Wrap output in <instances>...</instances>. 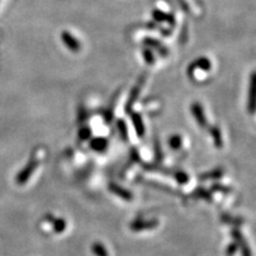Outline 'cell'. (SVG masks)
<instances>
[{
	"label": "cell",
	"mask_w": 256,
	"mask_h": 256,
	"mask_svg": "<svg viewBox=\"0 0 256 256\" xmlns=\"http://www.w3.org/2000/svg\"><path fill=\"white\" fill-rule=\"evenodd\" d=\"M146 79H148V74L146 73L142 74L138 78L137 82H136L134 86H132V89L130 90V96H128L127 102L125 104V112H126V114H130V112L132 111L134 105L136 102H137L139 96L141 94V91L143 89V86L146 82Z\"/></svg>",
	"instance_id": "6da1fadb"
},
{
	"label": "cell",
	"mask_w": 256,
	"mask_h": 256,
	"mask_svg": "<svg viewBox=\"0 0 256 256\" xmlns=\"http://www.w3.org/2000/svg\"><path fill=\"white\" fill-rule=\"evenodd\" d=\"M61 40L64 46H66L72 52H80V50H82V43H80L79 40L75 38L68 30H64L61 32Z\"/></svg>",
	"instance_id": "277c9868"
},
{
	"label": "cell",
	"mask_w": 256,
	"mask_h": 256,
	"mask_svg": "<svg viewBox=\"0 0 256 256\" xmlns=\"http://www.w3.org/2000/svg\"><path fill=\"white\" fill-rule=\"evenodd\" d=\"M109 190L111 192H114V194H116L118 196L122 198L125 201H132V194L130 191H128L126 189H124L123 187L116 185V184H110L109 185Z\"/></svg>",
	"instance_id": "8fae6325"
},
{
	"label": "cell",
	"mask_w": 256,
	"mask_h": 256,
	"mask_svg": "<svg viewBox=\"0 0 256 256\" xmlns=\"http://www.w3.org/2000/svg\"><path fill=\"white\" fill-rule=\"evenodd\" d=\"M90 146L92 150H94L96 152H102V150H105L108 146V140L106 138H102V137L93 138L90 142Z\"/></svg>",
	"instance_id": "5bb4252c"
},
{
	"label": "cell",
	"mask_w": 256,
	"mask_h": 256,
	"mask_svg": "<svg viewBox=\"0 0 256 256\" xmlns=\"http://www.w3.org/2000/svg\"><path fill=\"white\" fill-rule=\"evenodd\" d=\"M190 110H191V114L194 116V118L196 121V123L198 124V126L203 128V130L207 128L208 127V121H207V118H206V114L204 112V108H203L201 104L198 102H194L190 107Z\"/></svg>",
	"instance_id": "5b68a950"
},
{
	"label": "cell",
	"mask_w": 256,
	"mask_h": 256,
	"mask_svg": "<svg viewBox=\"0 0 256 256\" xmlns=\"http://www.w3.org/2000/svg\"><path fill=\"white\" fill-rule=\"evenodd\" d=\"M233 237L236 239V242L239 244V248H242V255L244 256H251V252L249 250V246H246L242 233H240L239 230H233Z\"/></svg>",
	"instance_id": "4fadbf2b"
},
{
	"label": "cell",
	"mask_w": 256,
	"mask_h": 256,
	"mask_svg": "<svg viewBox=\"0 0 256 256\" xmlns=\"http://www.w3.org/2000/svg\"><path fill=\"white\" fill-rule=\"evenodd\" d=\"M158 226L157 220H148V221H134L130 224V228L134 232H141L144 230H152Z\"/></svg>",
	"instance_id": "30bf717a"
},
{
	"label": "cell",
	"mask_w": 256,
	"mask_h": 256,
	"mask_svg": "<svg viewBox=\"0 0 256 256\" xmlns=\"http://www.w3.org/2000/svg\"><path fill=\"white\" fill-rule=\"evenodd\" d=\"M78 136L82 140H88V139H90V137L92 136V130H90V127H88V126L82 127V130L78 132Z\"/></svg>",
	"instance_id": "44dd1931"
},
{
	"label": "cell",
	"mask_w": 256,
	"mask_h": 256,
	"mask_svg": "<svg viewBox=\"0 0 256 256\" xmlns=\"http://www.w3.org/2000/svg\"><path fill=\"white\" fill-rule=\"evenodd\" d=\"M38 166V160L36 158V155H32L28 164L22 168V171L18 175H16L15 178L16 184H18V185H24V184H26L29 180L32 173L36 171Z\"/></svg>",
	"instance_id": "7a4b0ae2"
},
{
	"label": "cell",
	"mask_w": 256,
	"mask_h": 256,
	"mask_svg": "<svg viewBox=\"0 0 256 256\" xmlns=\"http://www.w3.org/2000/svg\"><path fill=\"white\" fill-rule=\"evenodd\" d=\"M141 54H142L144 62L148 64V66H154L156 62V57H155V52H153V50H150L148 47L143 48Z\"/></svg>",
	"instance_id": "9a60e30c"
},
{
	"label": "cell",
	"mask_w": 256,
	"mask_h": 256,
	"mask_svg": "<svg viewBox=\"0 0 256 256\" xmlns=\"http://www.w3.org/2000/svg\"><path fill=\"white\" fill-rule=\"evenodd\" d=\"M237 244H230L228 246V251H226V253H228V256H230V255H234V253L237 251Z\"/></svg>",
	"instance_id": "cb8c5ba5"
},
{
	"label": "cell",
	"mask_w": 256,
	"mask_h": 256,
	"mask_svg": "<svg viewBox=\"0 0 256 256\" xmlns=\"http://www.w3.org/2000/svg\"><path fill=\"white\" fill-rule=\"evenodd\" d=\"M52 221H54V228L56 230V233H62V232L66 230V221H64L63 219H54L52 218Z\"/></svg>",
	"instance_id": "ffe728a7"
},
{
	"label": "cell",
	"mask_w": 256,
	"mask_h": 256,
	"mask_svg": "<svg viewBox=\"0 0 256 256\" xmlns=\"http://www.w3.org/2000/svg\"><path fill=\"white\" fill-rule=\"evenodd\" d=\"M130 114H132V122L134 127V130H136V132H137L139 137L142 138L144 134H146V126H144L142 116L140 114H138V112L132 111Z\"/></svg>",
	"instance_id": "9c48e42d"
},
{
	"label": "cell",
	"mask_w": 256,
	"mask_h": 256,
	"mask_svg": "<svg viewBox=\"0 0 256 256\" xmlns=\"http://www.w3.org/2000/svg\"><path fill=\"white\" fill-rule=\"evenodd\" d=\"M152 16H153L154 20L156 22H168L170 26H175V18L174 15L171 13H166L164 11L162 10H158V9H154L152 11Z\"/></svg>",
	"instance_id": "ba28073f"
},
{
	"label": "cell",
	"mask_w": 256,
	"mask_h": 256,
	"mask_svg": "<svg viewBox=\"0 0 256 256\" xmlns=\"http://www.w3.org/2000/svg\"><path fill=\"white\" fill-rule=\"evenodd\" d=\"M212 68L210 60L207 57H200L196 59L194 62L190 63V66L187 68V74L190 78H194V75L196 70H201L203 72H210Z\"/></svg>",
	"instance_id": "3957f363"
},
{
	"label": "cell",
	"mask_w": 256,
	"mask_h": 256,
	"mask_svg": "<svg viewBox=\"0 0 256 256\" xmlns=\"http://www.w3.org/2000/svg\"><path fill=\"white\" fill-rule=\"evenodd\" d=\"M116 127H118V130L120 136H121V138L124 141H127L128 140V128H127V125H126V123H125V121H124L123 118L118 120Z\"/></svg>",
	"instance_id": "e0dca14e"
},
{
	"label": "cell",
	"mask_w": 256,
	"mask_h": 256,
	"mask_svg": "<svg viewBox=\"0 0 256 256\" xmlns=\"http://www.w3.org/2000/svg\"><path fill=\"white\" fill-rule=\"evenodd\" d=\"M208 132H210L212 138L214 140V146L218 148H221L223 146V139H222V132L218 126H210L208 128Z\"/></svg>",
	"instance_id": "7c38bea8"
},
{
	"label": "cell",
	"mask_w": 256,
	"mask_h": 256,
	"mask_svg": "<svg viewBox=\"0 0 256 256\" xmlns=\"http://www.w3.org/2000/svg\"><path fill=\"white\" fill-rule=\"evenodd\" d=\"M182 137L180 134H173L170 137L169 141H168V143H169V146L173 150H180L182 148Z\"/></svg>",
	"instance_id": "ac0fdd59"
},
{
	"label": "cell",
	"mask_w": 256,
	"mask_h": 256,
	"mask_svg": "<svg viewBox=\"0 0 256 256\" xmlns=\"http://www.w3.org/2000/svg\"><path fill=\"white\" fill-rule=\"evenodd\" d=\"M222 175H223V171L221 169H216V170H212L210 172H207V173L200 175V180H218V178H222Z\"/></svg>",
	"instance_id": "2e32d148"
},
{
	"label": "cell",
	"mask_w": 256,
	"mask_h": 256,
	"mask_svg": "<svg viewBox=\"0 0 256 256\" xmlns=\"http://www.w3.org/2000/svg\"><path fill=\"white\" fill-rule=\"evenodd\" d=\"M175 2L180 4V6L182 8V10L184 12L190 13V6H189V4L185 2V0H175Z\"/></svg>",
	"instance_id": "603a6c76"
},
{
	"label": "cell",
	"mask_w": 256,
	"mask_h": 256,
	"mask_svg": "<svg viewBox=\"0 0 256 256\" xmlns=\"http://www.w3.org/2000/svg\"><path fill=\"white\" fill-rule=\"evenodd\" d=\"M143 44L146 45V47L150 48V50H154V52L159 54L160 56H162V57H166V56L169 54V50H168V47L164 46L157 38L148 36V38L143 40Z\"/></svg>",
	"instance_id": "8992f818"
},
{
	"label": "cell",
	"mask_w": 256,
	"mask_h": 256,
	"mask_svg": "<svg viewBox=\"0 0 256 256\" xmlns=\"http://www.w3.org/2000/svg\"><path fill=\"white\" fill-rule=\"evenodd\" d=\"M174 176H175V178H176V180H178L180 184H186L187 182H188V180H189V178H188V175L186 174V173H184V172H176V173H174Z\"/></svg>",
	"instance_id": "7402d4cb"
},
{
	"label": "cell",
	"mask_w": 256,
	"mask_h": 256,
	"mask_svg": "<svg viewBox=\"0 0 256 256\" xmlns=\"http://www.w3.org/2000/svg\"><path fill=\"white\" fill-rule=\"evenodd\" d=\"M255 73L251 74L250 77V84H249V91H248V104H246V108L249 114H253L255 111V88H256V84H255Z\"/></svg>",
	"instance_id": "52a82bcc"
},
{
	"label": "cell",
	"mask_w": 256,
	"mask_h": 256,
	"mask_svg": "<svg viewBox=\"0 0 256 256\" xmlns=\"http://www.w3.org/2000/svg\"><path fill=\"white\" fill-rule=\"evenodd\" d=\"M92 252L96 255V256H108V252L105 249L102 244H94L92 246Z\"/></svg>",
	"instance_id": "d6986e66"
}]
</instances>
